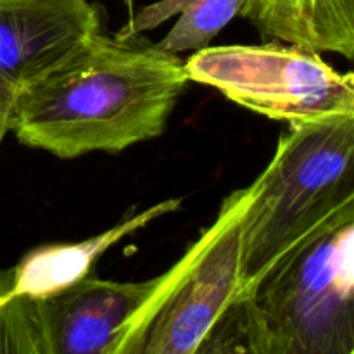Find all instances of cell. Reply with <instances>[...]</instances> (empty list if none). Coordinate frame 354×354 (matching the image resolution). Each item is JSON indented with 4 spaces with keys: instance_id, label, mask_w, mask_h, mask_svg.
Returning a JSON list of instances; mask_svg holds the SVG:
<instances>
[{
    "instance_id": "cell-1",
    "label": "cell",
    "mask_w": 354,
    "mask_h": 354,
    "mask_svg": "<svg viewBox=\"0 0 354 354\" xmlns=\"http://www.w3.org/2000/svg\"><path fill=\"white\" fill-rule=\"evenodd\" d=\"M189 83L178 55L142 35L100 31L17 90L10 131L61 159L121 152L165 133Z\"/></svg>"
},
{
    "instance_id": "cell-2",
    "label": "cell",
    "mask_w": 354,
    "mask_h": 354,
    "mask_svg": "<svg viewBox=\"0 0 354 354\" xmlns=\"http://www.w3.org/2000/svg\"><path fill=\"white\" fill-rule=\"evenodd\" d=\"M252 187L241 221V290L354 201V116L289 124Z\"/></svg>"
},
{
    "instance_id": "cell-3",
    "label": "cell",
    "mask_w": 354,
    "mask_h": 354,
    "mask_svg": "<svg viewBox=\"0 0 354 354\" xmlns=\"http://www.w3.org/2000/svg\"><path fill=\"white\" fill-rule=\"evenodd\" d=\"M241 292L266 354H354V201Z\"/></svg>"
},
{
    "instance_id": "cell-4",
    "label": "cell",
    "mask_w": 354,
    "mask_h": 354,
    "mask_svg": "<svg viewBox=\"0 0 354 354\" xmlns=\"http://www.w3.org/2000/svg\"><path fill=\"white\" fill-rule=\"evenodd\" d=\"M254 187L225 197L213 223L159 275L151 296L128 318L109 354H192L241 292V221Z\"/></svg>"
},
{
    "instance_id": "cell-5",
    "label": "cell",
    "mask_w": 354,
    "mask_h": 354,
    "mask_svg": "<svg viewBox=\"0 0 354 354\" xmlns=\"http://www.w3.org/2000/svg\"><path fill=\"white\" fill-rule=\"evenodd\" d=\"M189 82L216 88L244 109L287 124L354 116V75L282 41L221 45L183 61Z\"/></svg>"
},
{
    "instance_id": "cell-6",
    "label": "cell",
    "mask_w": 354,
    "mask_h": 354,
    "mask_svg": "<svg viewBox=\"0 0 354 354\" xmlns=\"http://www.w3.org/2000/svg\"><path fill=\"white\" fill-rule=\"evenodd\" d=\"M100 31L90 0H0V76L17 92Z\"/></svg>"
},
{
    "instance_id": "cell-7",
    "label": "cell",
    "mask_w": 354,
    "mask_h": 354,
    "mask_svg": "<svg viewBox=\"0 0 354 354\" xmlns=\"http://www.w3.org/2000/svg\"><path fill=\"white\" fill-rule=\"evenodd\" d=\"M158 282L159 275L144 282L90 275L33 299L41 354H109L123 325Z\"/></svg>"
},
{
    "instance_id": "cell-8",
    "label": "cell",
    "mask_w": 354,
    "mask_h": 354,
    "mask_svg": "<svg viewBox=\"0 0 354 354\" xmlns=\"http://www.w3.org/2000/svg\"><path fill=\"white\" fill-rule=\"evenodd\" d=\"M180 206L182 199L161 201L85 241L73 244H47L31 249L12 268L10 294L38 299L86 279L92 273L97 259L106 254L114 244L147 227L158 218L175 213Z\"/></svg>"
},
{
    "instance_id": "cell-9",
    "label": "cell",
    "mask_w": 354,
    "mask_h": 354,
    "mask_svg": "<svg viewBox=\"0 0 354 354\" xmlns=\"http://www.w3.org/2000/svg\"><path fill=\"white\" fill-rule=\"evenodd\" d=\"M241 16L270 41L354 59V0H249Z\"/></svg>"
},
{
    "instance_id": "cell-10",
    "label": "cell",
    "mask_w": 354,
    "mask_h": 354,
    "mask_svg": "<svg viewBox=\"0 0 354 354\" xmlns=\"http://www.w3.org/2000/svg\"><path fill=\"white\" fill-rule=\"evenodd\" d=\"M249 0H159L131 14L130 21L118 31L128 38L151 31L178 14L175 26L166 33L158 47L169 54L196 52L209 47L230 21L241 16Z\"/></svg>"
},
{
    "instance_id": "cell-11",
    "label": "cell",
    "mask_w": 354,
    "mask_h": 354,
    "mask_svg": "<svg viewBox=\"0 0 354 354\" xmlns=\"http://www.w3.org/2000/svg\"><path fill=\"white\" fill-rule=\"evenodd\" d=\"M192 354H266L244 294H235Z\"/></svg>"
},
{
    "instance_id": "cell-12",
    "label": "cell",
    "mask_w": 354,
    "mask_h": 354,
    "mask_svg": "<svg viewBox=\"0 0 354 354\" xmlns=\"http://www.w3.org/2000/svg\"><path fill=\"white\" fill-rule=\"evenodd\" d=\"M0 354H41L31 297L9 294L0 299Z\"/></svg>"
},
{
    "instance_id": "cell-13",
    "label": "cell",
    "mask_w": 354,
    "mask_h": 354,
    "mask_svg": "<svg viewBox=\"0 0 354 354\" xmlns=\"http://www.w3.org/2000/svg\"><path fill=\"white\" fill-rule=\"evenodd\" d=\"M16 93V90L0 76V145L10 131V116H12Z\"/></svg>"
},
{
    "instance_id": "cell-14",
    "label": "cell",
    "mask_w": 354,
    "mask_h": 354,
    "mask_svg": "<svg viewBox=\"0 0 354 354\" xmlns=\"http://www.w3.org/2000/svg\"><path fill=\"white\" fill-rule=\"evenodd\" d=\"M121 2L124 3V7H127L128 12H130V16H131V14H133V3H135V0H121Z\"/></svg>"
}]
</instances>
